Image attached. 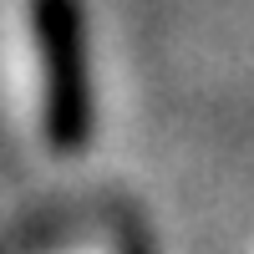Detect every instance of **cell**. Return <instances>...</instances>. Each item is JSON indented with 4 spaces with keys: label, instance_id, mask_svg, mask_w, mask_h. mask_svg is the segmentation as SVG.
I'll list each match as a JSON object with an SVG mask.
<instances>
[{
    "label": "cell",
    "instance_id": "cell-1",
    "mask_svg": "<svg viewBox=\"0 0 254 254\" xmlns=\"http://www.w3.org/2000/svg\"><path fill=\"white\" fill-rule=\"evenodd\" d=\"M31 36L41 61V127L56 153H81L97 132V81L81 0H31Z\"/></svg>",
    "mask_w": 254,
    "mask_h": 254
}]
</instances>
